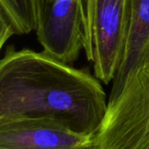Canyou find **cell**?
Listing matches in <instances>:
<instances>
[{"instance_id": "cell-7", "label": "cell", "mask_w": 149, "mask_h": 149, "mask_svg": "<svg viewBox=\"0 0 149 149\" xmlns=\"http://www.w3.org/2000/svg\"><path fill=\"white\" fill-rule=\"evenodd\" d=\"M39 6L40 0H0V7L19 35L36 30Z\"/></svg>"}, {"instance_id": "cell-9", "label": "cell", "mask_w": 149, "mask_h": 149, "mask_svg": "<svg viewBox=\"0 0 149 149\" xmlns=\"http://www.w3.org/2000/svg\"><path fill=\"white\" fill-rule=\"evenodd\" d=\"M88 149H98V147H97L96 145H94L93 146H91V147H90V148H88Z\"/></svg>"}, {"instance_id": "cell-2", "label": "cell", "mask_w": 149, "mask_h": 149, "mask_svg": "<svg viewBox=\"0 0 149 149\" xmlns=\"http://www.w3.org/2000/svg\"><path fill=\"white\" fill-rule=\"evenodd\" d=\"M94 139L98 149H149V64L138 68L109 97Z\"/></svg>"}, {"instance_id": "cell-5", "label": "cell", "mask_w": 149, "mask_h": 149, "mask_svg": "<svg viewBox=\"0 0 149 149\" xmlns=\"http://www.w3.org/2000/svg\"><path fill=\"white\" fill-rule=\"evenodd\" d=\"M95 135L74 131L54 118H31L0 125V149H88Z\"/></svg>"}, {"instance_id": "cell-1", "label": "cell", "mask_w": 149, "mask_h": 149, "mask_svg": "<svg viewBox=\"0 0 149 149\" xmlns=\"http://www.w3.org/2000/svg\"><path fill=\"white\" fill-rule=\"evenodd\" d=\"M99 80L48 54L6 49L0 60V125L54 118L74 131L95 135L107 109Z\"/></svg>"}, {"instance_id": "cell-3", "label": "cell", "mask_w": 149, "mask_h": 149, "mask_svg": "<svg viewBox=\"0 0 149 149\" xmlns=\"http://www.w3.org/2000/svg\"><path fill=\"white\" fill-rule=\"evenodd\" d=\"M129 0H84L83 45L94 76L105 84L120 65L127 30Z\"/></svg>"}, {"instance_id": "cell-4", "label": "cell", "mask_w": 149, "mask_h": 149, "mask_svg": "<svg viewBox=\"0 0 149 149\" xmlns=\"http://www.w3.org/2000/svg\"><path fill=\"white\" fill-rule=\"evenodd\" d=\"M84 0H40L37 38L43 51L65 62L76 61L83 45Z\"/></svg>"}, {"instance_id": "cell-8", "label": "cell", "mask_w": 149, "mask_h": 149, "mask_svg": "<svg viewBox=\"0 0 149 149\" xmlns=\"http://www.w3.org/2000/svg\"><path fill=\"white\" fill-rule=\"evenodd\" d=\"M14 34H16V33L12 23L0 7V51L5 43Z\"/></svg>"}, {"instance_id": "cell-6", "label": "cell", "mask_w": 149, "mask_h": 149, "mask_svg": "<svg viewBox=\"0 0 149 149\" xmlns=\"http://www.w3.org/2000/svg\"><path fill=\"white\" fill-rule=\"evenodd\" d=\"M149 64V0H129L125 44L110 96L119 92L129 77Z\"/></svg>"}]
</instances>
